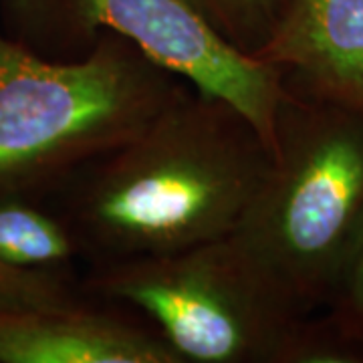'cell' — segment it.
<instances>
[{
	"mask_svg": "<svg viewBox=\"0 0 363 363\" xmlns=\"http://www.w3.org/2000/svg\"><path fill=\"white\" fill-rule=\"evenodd\" d=\"M186 81L105 35L79 61H52L0 30V198L61 190L135 138Z\"/></svg>",
	"mask_w": 363,
	"mask_h": 363,
	"instance_id": "2",
	"label": "cell"
},
{
	"mask_svg": "<svg viewBox=\"0 0 363 363\" xmlns=\"http://www.w3.org/2000/svg\"><path fill=\"white\" fill-rule=\"evenodd\" d=\"M0 30L52 61L85 59L105 35H117L198 91L236 105L274 152L283 71L236 51L182 0H0Z\"/></svg>",
	"mask_w": 363,
	"mask_h": 363,
	"instance_id": "5",
	"label": "cell"
},
{
	"mask_svg": "<svg viewBox=\"0 0 363 363\" xmlns=\"http://www.w3.org/2000/svg\"><path fill=\"white\" fill-rule=\"evenodd\" d=\"M89 297L81 281H69L43 272L16 271L0 262V305L25 307H75Z\"/></svg>",
	"mask_w": 363,
	"mask_h": 363,
	"instance_id": "10",
	"label": "cell"
},
{
	"mask_svg": "<svg viewBox=\"0 0 363 363\" xmlns=\"http://www.w3.org/2000/svg\"><path fill=\"white\" fill-rule=\"evenodd\" d=\"M323 315L363 357V230Z\"/></svg>",
	"mask_w": 363,
	"mask_h": 363,
	"instance_id": "11",
	"label": "cell"
},
{
	"mask_svg": "<svg viewBox=\"0 0 363 363\" xmlns=\"http://www.w3.org/2000/svg\"><path fill=\"white\" fill-rule=\"evenodd\" d=\"M81 259H85L83 247L63 214L37 206L25 196L0 198L2 264L77 281Z\"/></svg>",
	"mask_w": 363,
	"mask_h": 363,
	"instance_id": "8",
	"label": "cell"
},
{
	"mask_svg": "<svg viewBox=\"0 0 363 363\" xmlns=\"http://www.w3.org/2000/svg\"><path fill=\"white\" fill-rule=\"evenodd\" d=\"M81 286L152 325L182 363H289L307 317L234 236L93 262Z\"/></svg>",
	"mask_w": 363,
	"mask_h": 363,
	"instance_id": "4",
	"label": "cell"
},
{
	"mask_svg": "<svg viewBox=\"0 0 363 363\" xmlns=\"http://www.w3.org/2000/svg\"><path fill=\"white\" fill-rule=\"evenodd\" d=\"M257 59L289 89L363 109V0H289Z\"/></svg>",
	"mask_w": 363,
	"mask_h": 363,
	"instance_id": "7",
	"label": "cell"
},
{
	"mask_svg": "<svg viewBox=\"0 0 363 363\" xmlns=\"http://www.w3.org/2000/svg\"><path fill=\"white\" fill-rule=\"evenodd\" d=\"M271 162L236 105L184 83L147 128L67 182L61 214L91 264L178 252L230 236Z\"/></svg>",
	"mask_w": 363,
	"mask_h": 363,
	"instance_id": "1",
	"label": "cell"
},
{
	"mask_svg": "<svg viewBox=\"0 0 363 363\" xmlns=\"http://www.w3.org/2000/svg\"><path fill=\"white\" fill-rule=\"evenodd\" d=\"M0 363H182L125 307L91 298L75 307L0 305Z\"/></svg>",
	"mask_w": 363,
	"mask_h": 363,
	"instance_id": "6",
	"label": "cell"
},
{
	"mask_svg": "<svg viewBox=\"0 0 363 363\" xmlns=\"http://www.w3.org/2000/svg\"><path fill=\"white\" fill-rule=\"evenodd\" d=\"M363 230V109L286 87L271 168L234 236L305 315L325 309Z\"/></svg>",
	"mask_w": 363,
	"mask_h": 363,
	"instance_id": "3",
	"label": "cell"
},
{
	"mask_svg": "<svg viewBox=\"0 0 363 363\" xmlns=\"http://www.w3.org/2000/svg\"><path fill=\"white\" fill-rule=\"evenodd\" d=\"M236 51L257 59L269 45L289 0H182Z\"/></svg>",
	"mask_w": 363,
	"mask_h": 363,
	"instance_id": "9",
	"label": "cell"
}]
</instances>
